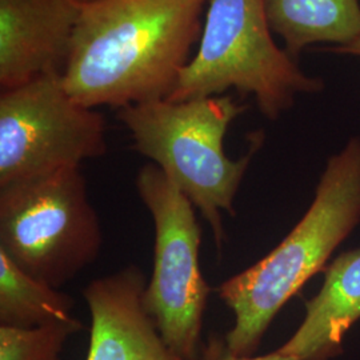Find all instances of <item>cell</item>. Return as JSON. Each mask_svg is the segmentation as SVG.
Returning a JSON list of instances; mask_svg holds the SVG:
<instances>
[{
	"label": "cell",
	"instance_id": "5bb4252c",
	"mask_svg": "<svg viewBox=\"0 0 360 360\" xmlns=\"http://www.w3.org/2000/svg\"><path fill=\"white\" fill-rule=\"evenodd\" d=\"M198 360H295L290 355H285L279 349L266 354V355H251V356H242L236 355L229 349L226 340L219 339L217 336L211 338L208 345L203 346L202 354Z\"/></svg>",
	"mask_w": 360,
	"mask_h": 360
},
{
	"label": "cell",
	"instance_id": "9c48e42d",
	"mask_svg": "<svg viewBox=\"0 0 360 360\" xmlns=\"http://www.w3.org/2000/svg\"><path fill=\"white\" fill-rule=\"evenodd\" d=\"M146 285L142 270L129 266L84 288L91 316L86 360H180L143 306Z\"/></svg>",
	"mask_w": 360,
	"mask_h": 360
},
{
	"label": "cell",
	"instance_id": "30bf717a",
	"mask_svg": "<svg viewBox=\"0 0 360 360\" xmlns=\"http://www.w3.org/2000/svg\"><path fill=\"white\" fill-rule=\"evenodd\" d=\"M304 307L303 322L278 349L295 360H330L340 355L345 335L360 319V248L335 259L326 269L319 294Z\"/></svg>",
	"mask_w": 360,
	"mask_h": 360
},
{
	"label": "cell",
	"instance_id": "ba28073f",
	"mask_svg": "<svg viewBox=\"0 0 360 360\" xmlns=\"http://www.w3.org/2000/svg\"><path fill=\"white\" fill-rule=\"evenodd\" d=\"M80 13L75 0H0V86L63 74Z\"/></svg>",
	"mask_w": 360,
	"mask_h": 360
},
{
	"label": "cell",
	"instance_id": "6da1fadb",
	"mask_svg": "<svg viewBox=\"0 0 360 360\" xmlns=\"http://www.w3.org/2000/svg\"><path fill=\"white\" fill-rule=\"evenodd\" d=\"M210 0H90L80 4L62 74L89 108L168 99L191 60Z\"/></svg>",
	"mask_w": 360,
	"mask_h": 360
},
{
	"label": "cell",
	"instance_id": "2e32d148",
	"mask_svg": "<svg viewBox=\"0 0 360 360\" xmlns=\"http://www.w3.org/2000/svg\"><path fill=\"white\" fill-rule=\"evenodd\" d=\"M75 1H77L79 4H83V3H87V1H90V0H75Z\"/></svg>",
	"mask_w": 360,
	"mask_h": 360
},
{
	"label": "cell",
	"instance_id": "8992f818",
	"mask_svg": "<svg viewBox=\"0 0 360 360\" xmlns=\"http://www.w3.org/2000/svg\"><path fill=\"white\" fill-rule=\"evenodd\" d=\"M136 190L154 221V267L143 306L180 360H198L211 288L199 263L202 229L195 207L153 163L139 169Z\"/></svg>",
	"mask_w": 360,
	"mask_h": 360
},
{
	"label": "cell",
	"instance_id": "3957f363",
	"mask_svg": "<svg viewBox=\"0 0 360 360\" xmlns=\"http://www.w3.org/2000/svg\"><path fill=\"white\" fill-rule=\"evenodd\" d=\"M247 110L232 96L218 95L183 102L159 99L117 111L134 150L160 168L206 219L218 250L224 240L223 212L235 214L233 199L263 134L251 135L247 154L232 160L224 136Z\"/></svg>",
	"mask_w": 360,
	"mask_h": 360
},
{
	"label": "cell",
	"instance_id": "8fae6325",
	"mask_svg": "<svg viewBox=\"0 0 360 360\" xmlns=\"http://www.w3.org/2000/svg\"><path fill=\"white\" fill-rule=\"evenodd\" d=\"M272 34L292 58L314 44L343 47L360 37V0H264Z\"/></svg>",
	"mask_w": 360,
	"mask_h": 360
},
{
	"label": "cell",
	"instance_id": "9a60e30c",
	"mask_svg": "<svg viewBox=\"0 0 360 360\" xmlns=\"http://www.w3.org/2000/svg\"><path fill=\"white\" fill-rule=\"evenodd\" d=\"M326 51L334 52V53H339V55H348V56H355V58H360V37L354 40L352 43H349L347 46L343 47H328L324 49Z\"/></svg>",
	"mask_w": 360,
	"mask_h": 360
},
{
	"label": "cell",
	"instance_id": "7c38bea8",
	"mask_svg": "<svg viewBox=\"0 0 360 360\" xmlns=\"http://www.w3.org/2000/svg\"><path fill=\"white\" fill-rule=\"evenodd\" d=\"M74 297L40 282L0 251V326L34 328L72 318Z\"/></svg>",
	"mask_w": 360,
	"mask_h": 360
},
{
	"label": "cell",
	"instance_id": "4fadbf2b",
	"mask_svg": "<svg viewBox=\"0 0 360 360\" xmlns=\"http://www.w3.org/2000/svg\"><path fill=\"white\" fill-rule=\"evenodd\" d=\"M80 330L74 316L34 328L0 326V360H62L65 343Z\"/></svg>",
	"mask_w": 360,
	"mask_h": 360
},
{
	"label": "cell",
	"instance_id": "5b68a950",
	"mask_svg": "<svg viewBox=\"0 0 360 360\" xmlns=\"http://www.w3.org/2000/svg\"><path fill=\"white\" fill-rule=\"evenodd\" d=\"M102 245L80 167L0 187V251L35 279L60 288L98 259Z\"/></svg>",
	"mask_w": 360,
	"mask_h": 360
},
{
	"label": "cell",
	"instance_id": "52a82bcc",
	"mask_svg": "<svg viewBox=\"0 0 360 360\" xmlns=\"http://www.w3.org/2000/svg\"><path fill=\"white\" fill-rule=\"evenodd\" d=\"M104 116L65 90L60 72L0 95V187L80 167L107 153Z\"/></svg>",
	"mask_w": 360,
	"mask_h": 360
},
{
	"label": "cell",
	"instance_id": "277c9868",
	"mask_svg": "<svg viewBox=\"0 0 360 360\" xmlns=\"http://www.w3.org/2000/svg\"><path fill=\"white\" fill-rule=\"evenodd\" d=\"M324 89L272 38L264 0H210L198 50L167 101L252 95L259 111L276 120L303 94Z\"/></svg>",
	"mask_w": 360,
	"mask_h": 360
},
{
	"label": "cell",
	"instance_id": "7a4b0ae2",
	"mask_svg": "<svg viewBox=\"0 0 360 360\" xmlns=\"http://www.w3.org/2000/svg\"><path fill=\"white\" fill-rule=\"evenodd\" d=\"M359 221L360 138H352L327 162L315 199L292 231L269 255L219 285V297L235 316L224 336L229 349L255 355L284 304Z\"/></svg>",
	"mask_w": 360,
	"mask_h": 360
}]
</instances>
